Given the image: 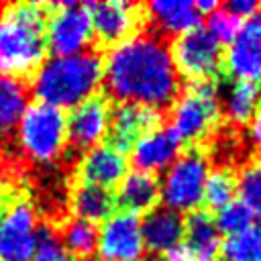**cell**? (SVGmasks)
<instances>
[{"mask_svg":"<svg viewBox=\"0 0 261 261\" xmlns=\"http://www.w3.org/2000/svg\"><path fill=\"white\" fill-rule=\"evenodd\" d=\"M102 84L110 98L155 110L169 106L179 94V73L163 37L135 33L112 45L102 61Z\"/></svg>","mask_w":261,"mask_h":261,"instance_id":"cell-1","label":"cell"},{"mask_svg":"<svg viewBox=\"0 0 261 261\" xmlns=\"http://www.w3.org/2000/svg\"><path fill=\"white\" fill-rule=\"evenodd\" d=\"M47 4L18 2L0 10V75L31 80L47 59Z\"/></svg>","mask_w":261,"mask_h":261,"instance_id":"cell-2","label":"cell"},{"mask_svg":"<svg viewBox=\"0 0 261 261\" xmlns=\"http://www.w3.org/2000/svg\"><path fill=\"white\" fill-rule=\"evenodd\" d=\"M102 86V57L96 51H84L65 57H47L33 73L29 92L37 102L59 110L75 108L96 96Z\"/></svg>","mask_w":261,"mask_h":261,"instance_id":"cell-3","label":"cell"},{"mask_svg":"<svg viewBox=\"0 0 261 261\" xmlns=\"http://www.w3.org/2000/svg\"><path fill=\"white\" fill-rule=\"evenodd\" d=\"M16 128L18 145L33 163H55L67 147L65 112L55 106L37 100L29 102Z\"/></svg>","mask_w":261,"mask_h":261,"instance_id":"cell-4","label":"cell"},{"mask_svg":"<svg viewBox=\"0 0 261 261\" xmlns=\"http://www.w3.org/2000/svg\"><path fill=\"white\" fill-rule=\"evenodd\" d=\"M218 118L220 96L214 82H192V86L173 100L169 128L179 143H198L214 130Z\"/></svg>","mask_w":261,"mask_h":261,"instance_id":"cell-5","label":"cell"},{"mask_svg":"<svg viewBox=\"0 0 261 261\" xmlns=\"http://www.w3.org/2000/svg\"><path fill=\"white\" fill-rule=\"evenodd\" d=\"M210 171L208 157L200 149L179 153L159 179V200L177 214H192L204 202V184Z\"/></svg>","mask_w":261,"mask_h":261,"instance_id":"cell-6","label":"cell"},{"mask_svg":"<svg viewBox=\"0 0 261 261\" xmlns=\"http://www.w3.org/2000/svg\"><path fill=\"white\" fill-rule=\"evenodd\" d=\"M45 39L47 53H51V57H65L90 51L94 33L88 6L77 2L47 4Z\"/></svg>","mask_w":261,"mask_h":261,"instance_id":"cell-7","label":"cell"},{"mask_svg":"<svg viewBox=\"0 0 261 261\" xmlns=\"http://www.w3.org/2000/svg\"><path fill=\"white\" fill-rule=\"evenodd\" d=\"M37 228L39 218L31 198L14 188L0 216V261H33Z\"/></svg>","mask_w":261,"mask_h":261,"instance_id":"cell-8","label":"cell"},{"mask_svg":"<svg viewBox=\"0 0 261 261\" xmlns=\"http://www.w3.org/2000/svg\"><path fill=\"white\" fill-rule=\"evenodd\" d=\"M169 49L179 77L210 82L222 69V47L200 27L177 37Z\"/></svg>","mask_w":261,"mask_h":261,"instance_id":"cell-9","label":"cell"},{"mask_svg":"<svg viewBox=\"0 0 261 261\" xmlns=\"http://www.w3.org/2000/svg\"><path fill=\"white\" fill-rule=\"evenodd\" d=\"M141 218L126 210L112 212L98 228V261H137L143 257Z\"/></svg>","mask_w":261,"mask_h":261,"instance_id":"cell-10","label":"cell"},{"mask_svg":"<svg viewBox=\"0 0 261 261\" xmlns=\"http://www.w3.org/2000/svg\"><path fill=\"white\" fill-rule=\"evenodd\" d=\"M67 120V145L75 151H88L100 145L108 135L110 122V106L102 96H92L86 102L65 114Z\"/></svg>","mask_w":261,"mask_h":261,"instance_id":"cell-11","label":"cell"},{"mask_svg":"<svg viewBox=\"0 0 261 261\" xmlns=\"http://www.w3.org/2000/svg\"><path fill=\"white\" fill-rule=\"evenodd\" d=\"M226 71L237 82H255L261 80V10L247 18L241 24L239 35L222 55Z\"/></svg>","mask_w":261,"mask_h":261,"instance_id":"cell-12","label":"cell"},{"mask_svg":"<svg viewBox=\"0 0 261 261\" xmlns=\"http://www.w3.org/2000/svg\"><path fill=\"white\" fill-rule=\"evenodd\" d=\"M90 12L92 33L102 43L116 45L135 35L141 22V10L137 4L124 0H104L86 4Z\"/></svg>","mask_w":261,"mask_h":261,"instance_id":"cell-13","label":"cell"},{"mask_svg":"<svg viewBox=\"0 0 261 261\" xmlns=\"http://www.w3.org/2000/svg\"><path fill=\"white\" fill-rule=\"evenodd\" d=\"M159 120H161V112L155 108L118 102L114 108H110V122L106 137H110L112 147L124 153L135 145L137 139L157 128Z\"/></svg>","mask_w":261,"mask_h":261,"instance_id":"cell-14","label":"cell"},{"mask_svg":"<svg viewBox=\"0 0 261 261\" xmlns=\"http://www.w3.org/2000/svg\"><path fill=\"white\" fill-rule=\"evenodd\" d=\"M130 151V163L137 171L157 173L165 171L181 153V143L169 126H157L135 141Z\"/></svg>","mask_w":261,"mask_h":261,"instance_id":"cell-15","label":"cell"},{"mask_svg":"<svg viewBox=\"0 0 261 261\" xmlns=\"http://www.w3.org/2000/svg\"><path fill=\"white\" fill-rule=\"evenodd\" d=\"M126 155L110 143H100L88 149L77 161V184H90L98 188H114L126 175Z\"/></svg>","mask_w":261,"mask_h":261,"instance_id":"cell-16","label":"cell"},{"mask_svg":"<svg viewBox=\"0 0 261 261\" xmlns=\"http://www.w3.org/2000/svg\"><path fill=\"white\" fill-rule=\"evenodd\" d=\"M184 216L159 206L145 214L141 220V237L143 247L151 253L165 255L173 247H177L184 241Z\"/></svg>","mask_w":261,"mask_h":261,"instance_id":"cell-17","label":"cell"},{"mask_svg":"<svg viewBox=\"0 0 261 261\" xmlns=\"http://www.w3.org/2000/svg\"><path fill=\"white\" fill-rule=\"evenodd\" d=\"M147 16L153 27L159 31L157 35H173L181 37L200 27L202 14L196 4L190 0H153L147 4Z\"/></svg>","mask_w":261,"mask_h":261,"instance_id":"cell-18","label":"cell"},{"mask_svg":"<svg viewBox=\"0 0 261 261\" xmlns=\"http://www.w3.org/2000/svg\"><path fill=\"white\" fill-rule=\"evenodd\" d=\"M122 210L137 214L139 212H149L155 208L157 200H159V179L153 173H145V171H126V175L120 179L118 184V192L114 198Z\"/></svg>","mask_w":261,"mask_h":261,"instance_id":"cell-19","label":"cell"},{"mask_svg":"<svg viewBox=\"0 0 261 261\" xmlns=\"http://www.w3.org/2000/svg\"><path fill=\"white\" fill-rule=\"evenodd\" d=\"M186 247L192 251L196 261H214L220 253V232L216 228L214 216L204 210H196L184 222Z\"/></svg>","mask_w":261,"mask_h":261,"instance_id":"cell-20","label":"cell"},{"mask_svg":"<svg viewBox=\"0 0 261 261\" xmlns=\"http://www.w3.org/2000/svg\"><path fill=\"white\" fill-rule=\"evenodd\" d=\"M114 194L106 188L90 186V184H77L69 194V208L73 218L88 220L92 224L104 222L114 212Z\"/></svg>","mask_w":261,"mask_h":261,"instance_id":"cell-21","label":"cell"},{"mask_svg":"<svg viewBox=\"0 0 261 261\" xmlns=\"http://www.w3.org/2000/svg\"><path fill=\"white\" fill-rule=\"evenodd\" d=\"M261 102V86L255 82H232L220 100L222 114L230 124L243 126L249 124L251 116L255 114Z\"/></svg>","mask_w":261,"mask_h":261,"instance_id":"cell-22","label":"cell"},{"mask_svg":"<svg viewBox=\"0 0 261 261\" xmlns=\"http://www.w3.org/2000/svg\"><path fill=\"white\" fill-rule=\"evenodd\" d=\"M29 84L16 77L0 75V139H6L16 126L29 104Z\"/></svg>","mask_w":261,"mask_h":261,"instance_id":"cell-23","label":"cell"},{"mask_svg":"<svg viewBox=\"0 0 261 261\" xmlns=\"http://www.w3.org/2000/svg\"><path fill=\"white\" fill-rule=\"evenodd\" d=\"M59 245L63 251H67L71 257L84 261L96 253V243H98V226L82 220V218H69L63 222L61 230L57 232Z\"/></svg>","mask_w":261,"mask_h":261,"instance_id":"cell-24","label":"cell"},{"mask_svg":"<svg viewBox=\"0 0 261 261\" xmlns=\"http://www.w3.org/2000/svg\"><path fill=\"white\" fill-rule=\"evenodd\" d=\"M220 255L224 261H261V224L226 237L220 245Z\"/></svg>","mask_w":261,"mask_h":261,"instance_id":"cell-25","label":"cell"},{"mask_svg":"<svg viewBox=\"0 0 261 261\" xmlns=\"http://www.w3.org/2000/svg\"><path fill=\"white\" fill-rule=\"evenodd\" d=\"M237 196V179L230 169L216 167L208 171L206 184H204V204L210 210H220L226 204H230Z\"/></svg>","mask_w":261,"mask_h":261,"instance_id":"cell-26","label":"cell"},{"mask_svg":"<svg viewBox=\"0 0 261 261\" xmlns=\"http://www.w3.org/2000/svg\"><path fill=\"white\" fill-rule=\"evenodd\" d=\"M237 179V194L239 202H243L255 216H261V165L249 163L245 165Z\"/></svg>","mask_w":261,"mask_h":261,"instance_id":"cell-27","label":"cell"},{"mask_svg":"<svg viewBox=\"0 0 261 261\" xmlns=\"http://www.w3.org/2000/svg\"><path fill=\"white\" fill-rule=\"evenodd\" d=\"M255 214L239 200H232L230 204H226L224 208H220L214 216V222H216V228L218 232L226 234V237H232L237 232H243L247 230L249 226H253L255 222Z\"/></svg>","mask_w":261,"mask_h":261,"instance_id":"cell-28","label":"cell"},{"mask_svg":"<svg viewBox=\"0 0 261 261\" xmlns=\"http://www.w3.org/2000/svg\"><path fill=\"white\" fill-rule=\"evenodd\" d=\"M243 20H239L234 14H230L224 6H218L216 10H212L210 14H206V33L222 47V45H230L232 39L239 35Z\"/></svg>","mask_w":261,"mask_h":261,"instance_id":"cell-29","label":"cell"},{"mask_svg":"<svg viewBox=\"0 0 261 261\" xmlns=\"http://www.w3.org/2000/svg\"><path fill=\"white\" fill-rule=\"evenodd\" d=\"M33 261H80L71 257L63 247L59 245L57 230L51 228L49 224H39L37 228V253Z\"/></svg>","mask_w":261,"mask_h":261,"instance_id":"cell-30","label":"cell"},{"mask_svg":"<svg viewBox=\"0 0 261 261\" xmlns=\"http://www.w3.org/2000/svg\"><path fill=\"white\" fill-rule=\"evenodd\" d=\"M224 8L230 14H234L239 20H247V18H251L253 14H257L261 10V4L255 2V0H230V2L224 4Z\"/></svg>","mask_w":261,"mask_h":261,"instance_id":"cell-31","label":"cell"},{"mask_svg":"<svg viewBox=\"0 0 261 261\" xmlns=\"http://www.w3.org/2000/svg\"><path fill=\"white\" fill-rule=\"evenodd\" d=\"M249 137H251V141L261 149V102H259L255 114H253L251 120H249Z\"/></svg>","mask_w":261,"mask_h":261,"instance_id":"cell-32","label":"cell"},{"mask_svg":"<svg viewBox=\"0 0 261 261\" xmlns=\"http://www.w3.org/2000/svg\"><path fill=\"white\" fill-rule=\"evenodd\" d=\"M165 261H196V257L184 243H179L177 247H173L171 251L165 253Z\"/></svg>","mask_w":261,"mask_h":261,"instance_id":"cell-33","label":"cell"},{"mask_svg":"<svg viewBox=\"0 0 261 261\" xmlns=\"http://www.w3.org/2000/svg\"><path fill=\"white\" fill-rule=\"evenodd\" d=\"M14 184H10V181H0V216H2V212H4V208H6V204H8V200H10V196H12V192H14Z\"/></svg>","mask_w":261,"mask_h":261,"instance_id":"cell-34","label":"cell"},{"mask_svg":"<svg viewBox=\"0 0 261 261\" xmlns=\"http://www.w3.org/2000/svg\"><path fill=\"white\" fill-rule=\"evenodd\" d=\"M194 4H196V8H198L200 14H210L212 10H216V8L220 6L216 0H198V2H194Z\"/></svg>","mask_w":261,"mask_h":261,"instance_id":"cell-35","label":"cell"},{"mask_svg":"<svg viewBox=\"0 0 261 261\" xmlns=\"http://www.w3.org/2000/svg\"><path fill=\"white\" fill-rule=\"evenodd\" d=\"M137 261H161V259H157L155 255H147V257H139Z\"/></svg>","mask_w":261,"mask_h":261,"instance_id":"cell-36","label":"cell"}]
</instances>
